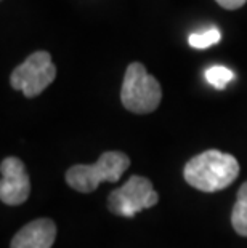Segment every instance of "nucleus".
Wrapping results in <instances>:
<instances>
[{
	"mask_svg": "<svg viewBox=\"0 0 247 248\" xmlns=\"http://www.w3.org/2000/svg\"><path fill=\"white\" fill-rule=\"evenodd\" d=\"M239 163L231 154L209 149L194 155L183 168L185 181L198 191L218 192L236 181Z\"/></svg>",
	"mask_w": 247,
	"mask_h": 248,
	"instance_id": "nucleus-1",
	"label": "nucleus"
},
{
	"mask_svg": "<svg viewBox=\"0 0 247 248\" xmlns=\"http://www.w3.org/2000/svg\"><path fill=\"white\" fill-rule=\"evenodd\" d=\"M130 167L129 155L119 151L103 152L92 165H74L66 171V183L77 192L90 194L101 183L119 181Z\"/></svg>",
	"mask_w": 247,
	"mask_h": 248,
	"instance_id": "nucleus-2",
	"label": "nucleus"
},
{
	"mask_svg": "<svg viewBox=\"0 0 247 248\" xmlns=\"http://www.w3.org/2000/svg\"><path fill=\"white\" fill-rule=\"evenodd\" d=\"M56 239V224L50 218H39L21 228L10 248H51Z\"/></svg>",
	"mask_w": 247,
	"mask_h": 248,
	"instance_id": "nucleus-7",
	"label": "nucleus"
},
{
	"mask_svg": "<svg viewBox=\"0 0 247 248\" xmlns=\"http://www.w3.org/2000/svg\"><path fill=\"white\" fill-rule=\"evenodd\" d=\"M2 181H0V199L7 205H21L31 194V179L24 163L18 157H7L0 165Z\"/></svg>",
	"mask_w": 247,
	"mask_h": 248,
	"instance_id": "nucleus-6",
	"label": "nucleus"
},
{
	"mask_svg": "<svg viewBox=\"0 0 247 248\" xmlns=\"http://www.w3.org/2000/svg\"><path fill=\"white\" fill-rule=\"evenodd\" d=\"M56 67L49 51H35L12 72L10 83L26 98H34L55 80Z\"/></svg>",
	"mask_w": 247,
	"mask_h": 248,
	"instance_id": "nucleus-5",
	"label": "nucleus"
},
{
	"mask_svg": "<svg viewBox=\"0 0 247 248\" xmlns=\"http://www.w3.org/2000/svg\"><path fill=\"white\" fill-rule=\"evenodd\" d=\"M220 7H223L225 10H238L247 2V0H215Z\"/></svg>",
	"mask_w": 247,
	"mask_h": 248,
	"instance_id": "nucleus-11",
	"label": "nucleus"
},
{
	"mask_svg": "<svg viewBox=\"0 0 247 248\" xmlns=\"http://www.w3.org/2000/svg\"><path fill=\"white\" fill-rule=\"evenodd\" d=\"M161 99V83L148 74L141 62H130L120 88V101L124 108L133 114H149L157 109Z\"/></svg>",
	"mask_w": 247,
	"mask_h": 248,
	"instance_id": "nucleus-3",
	"label": "nucleus"
},
{
	"mask_svg": "<svg viewBox=\"0 0 247 248\" xmlns=\"http://www.w3.org/2000/svg\"><path fill=\"white\" fill-rule=\"evenodd\" d=\"M234 74L225 66H212L206 71V78L212 87L217 90H225V87L233 80Z\"/></svg>",
	"mask_w": 247,
	"mask_h": 248,
	"instance_id": "nucleus-9",
	"label": "nucleus"
},
{
	"mask_svg": "<svg viewBox=\"0 0 247 248\" xmlns=\"http://www.w3.org/2000/svg\"><path fill=\"white\" fill-rule=\"evenodd\" d=\"M157 200H159V195L154 191L149 179L133 175L122 187L109 194L108 208L117 216L133 218L141 210L154 207Z\"/></svg>",
	"mask_w": 247,
	"mask_h": 248,
	"instance_id": "nucleus-4",
	"label": "nucleus"
},
{
	"mask_svg": "<svg viewBox=\"0 0 247 248\" xmlns=\"http://www.w3.org/2000/svg\"><path fill=\"white\" fill-rule=\"evenodd\" d=\"M231 224L239 235L247 237V181L238 191L233 213H231Z\"/></svg>",
	"mask_w": 247,
	"mask_h": 248,
	"instance_id": "nucleus-8",
	"label": "nucleus"
},
{
	"mask_svg": "<svg viewBox=\"0 0 247 248\" xmlns=\"http://www.w3.org/2000/svg\"><path fill=\"white\" fill-rule=\"evenodd\" d=\"M220 31L217 28H212V29H207L206 32H201V34H191L188 42H190V46L193 48H198V50H204L207 46H212L215 45L217 42L220 40Z\"/></svg>",
	"mask_w": 247,
	"mask_h": 248,
	"instance_id": "nucleus-10",
	"label": "nucleus"
}]
</instances>
